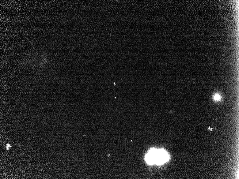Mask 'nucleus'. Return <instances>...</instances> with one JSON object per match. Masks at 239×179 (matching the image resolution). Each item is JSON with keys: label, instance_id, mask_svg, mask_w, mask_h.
Returning a JSON list of instances; mask_svg holds the SVG:
<instances>
[{"label": "nucleus", "instance_id": "1", "mask_svg": "<svg viewBox=\"0 0 239 179\" xmlns=\"http://www.w3.org/2000/svg\"><path fill=\"white\" fill-rule=\"evenodd\" d=\"M146 160L149 163H161L167 160L168 155L163 150H152L147 155Z\"/></svg>", "mask_w": 239, "mask_h": 179}, {"label": "nucleus", "instance_id": "2", "mask_svg": "<svg viewBox=\"0 0 239 179\" xmlns=\"http://www.w3.org/2000/svg\"><path fill=\"white\" fill-rule=\"evenodd\" d=\"M221 99V96L218 94H216L214 96V99L215 101H219Z\"/></svg>", "mask_w": 239, "mask_h": 179}]
</instances>
